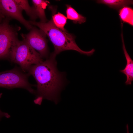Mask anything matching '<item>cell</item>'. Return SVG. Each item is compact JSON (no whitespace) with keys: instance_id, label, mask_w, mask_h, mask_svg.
<instances>
[{"instance_id":"1","label":"cell","mask_w":133,"mask_h":133,"mask_svg":"<svg viewBox=\"0 0 133 133\" xmlns=\"http://www.w3.org/2000/svg\"><path fill=\"white\" fill-rule=\"evenodd\" d=\"M56 55L53 53L46 60L32 66L28 71L37 83L36 97L34 103L40 105L43 100L53 101L57 104L60 93L65 84V74L57 69Z\"/></svg>"},{"instance_id":"2","label":"cell","mask_w":133,"mask_h":133,"mask_svg":"<svg viewBox=\"0 0 133 133\" xmlns=\"http://www.w3.org/2000/svg\"><path fill=\"white\" fill-rule=\"evenodd\" d=\"M29 21L32 25L38 27L48 37L54 47V51L53 53L56 55L64 51L73 50L81 54L90 56L93 55L95 51L94 49L88 51L81 49L75 42V37L67 33V31H64L57 27L52 18L44 23L35 21Z\"/></svg>"},{"instance_id":"3","label":"cell","mask_w":133,"mask_h":133,"mask_svg":"<svg viewBox=\"0 0 133 133\" xmlns=\"http://www.w3.org/2000/svg\"><path fill=\"white\" fill-rule=\"evenodd\" d=\"M9 60L20 66L22 71H27L32 65L43 61L39 54L24 40H18L13 48Z\"/></svg>"},{"instance_id":"4","label":"cell","mask_w":133,"mask_h":133,"mask_svg":"<svg viewBox=\"0 0 133 133\" xmlns=\"http://www.w3.org/2000/svg\"><path fill=\"white\" fill-rule=\"evenodd\" d=\"M29 75L17 68L0 72V87L9 89L21 88L35 94L36 91L32 88L34 85L28 81Z\"/></svg>"},{"instance_id":"5","label":"cell","mask_w":133,"mask_h":133,"mask_svg":"<svg viewBox=\"0 0 133 133\" xmlns=\"http://www.w3.org/2000/svg\"><path fill=\"white\" fill-rule=\"evenodd\" d=\"M10 19L6 18L0 30V60L9 59L12 50L19 40L17 28L10 25Z\"/></svg>"},{"instance_id":"6","label":"cell","mask_w":133,"mask_h":133,"mask_svg":"<svg viewBox=\"0 0 133 133\" xmlns=\"http://www.w3.org/2000/svg\"><path fill=\"white\" fill-rule=\"evenodd\" d=\"M21 35L22 39L36 50L42 59H47L49 57L47 35L42 31L33 27L28 33Z\"/></svg>"},{"instance_id":"7","label":"cell","mask_w":133,"mask_h":133,"mask_svg":"<svg viewBox=\"0 0 133 133\" xmlns=\"http://www.w3.org/2000/svg\"><path fill=\"white\" fill-rule=\"evenodd\" d=\"M0 9L2 14L6 18L17 20L28 30H30L33 28L29 21L24 17L22 11L14 0H0Z\"/></svg>"},{"instance_id":"8","label":"cell","mask_w":133,"mask_h":133,"mask_svg":"<svg viewBox=\"0 0 133 133\" xmlns=\"http://www.w3.org/2000/svg\"><path fill=\"white\" fill-rule=\"evenodd\" d=\"M121 36L122 43V48L123 53L126 61V64L125 68L120 70V72L125 75L126 77L125 82L126 85H131L133 81V61L128 53L125 44L122 32V27Z\"/></svg>"},{"instance_id":"9","label":"cell","mask_w":133,"mask_h":133,"mask_svg":"<svg viewBox=\"0 0 133 133\" xmlns=\"http://www.w3.org/2000/svg\"><path fill=\"white\" fill-rule=\"evenodd\" d=\"M32 1L37 16L40 20V22H46L47 19L45 9L49 2L48 1L43 0H32Z\"/></svg>"},{"instance_id":"10","label":"cell","mask_w":133,"mask_h":133,"mask_svg":"<svg viewBox=\"0 0 133 133\" xmlns=\"http://www.w3.org/2000/svg\"><path fill=\"white\" fill-rule=\"evenodd\" d=\"M97 3L106 5L110 8L118 9L133 4V0H98Z\"/></svg>"},{"instance_id":"11","label":"cell","mask_w":133,"mask_h":133,"mask_svg":"<svg viewBox=\"0 0 133 133\" xmlns=\"http://www.w3.org/2000/svg\"><path fill=\"white\" fill-rule=\"evenodd\" d=\"M22 10H24L31 21H35L38 17L33 7L29 5L28 0H14Z\"/></svg>"},{"instance_id":"12","label":"cell","mask_w":133,"mask_h":133,"mask_svg":"<svg viewBox=\"0 0 133 133\" xmlns=\"http://www.w3.org/2000/svg\"><path fill=\"white\" fill-rule=\"evenodd\" d=\"M119 15L121 23H126L133 26V9L132 7L126 6L121 8Z\"/></svg>"},{"instance_id":"13","label":"cell","mask_w":133,"mask_h":133,"mask_svg":"<svg viewBox=\"0 0 133 133\" xmlns=\"http://www.w3.org/2000/svg\"><path fill=\"white\" fill-rule=\"evenodd\" d=\"M66 13L67 18L72 20L75 23L81 24L85 22L86 17L78 13L69 5H66Z\"/></svg>"},{"instance_id":"14","label":"cell","mask_w":133,"mask_h":133,"mask_svg":"<svg viewBox=\"0 0 133 133\" xmlns=\"http://www.w3.org/2000/svg\"><path fill=\"white\" fill-rule=\"evenodd\" d=\"M52 19L54 24L57 27L62 30L66 31L64 26L66 23L67 18L65 16L59 12L52 15Z\"/></svg>"},{"instance_id":"15","label":"cell","mask_w":133,"mask_h":133,"mask_svg":"<svg viewBox=\"0 0 133 133\" xmlns=\"http://www.w3.org/2000/svg\"><path fill=\"white\" fill-rule=\"evenodd\" d=\"M4 18L5 17L2 14L0 9V23H1V22L3 19H4Z\"/></svg>"},{"instance_id":"16","label":"cell","mask_w":133,"mask_h":133,"mask_svg":"<svg viewBox=\"0 0 133 133\" xmlns=\"http://www.w3.org/2000/svg\"><path fill=\"white\" fill-rule=\"evenodd\" d=\"M126 127L127 130V133H129V126L128 124H127L126 126Z\"/></svg>"},{"instance_id":"17","label":"cell","mask_w":133,"mask_h":133,"mask_svg":"<svg viewBox=\"0 0 133 133\" xmlns=\"http://www.w3.org/2000/svg\"><path fill=\"white\" fill-rule=\"evenodd\" d=\"M2 26V23H0V30Z\"/></svg>"}]
</instances>
